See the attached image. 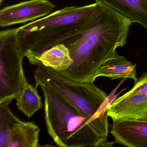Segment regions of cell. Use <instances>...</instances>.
<instances>
[{
  "mask_svg": "<svg viewBox=\"0 0 147 147\" xmlns=\"http://www.w3.org/2000/svg\"><path fill=\"white\" fill-rule=\"evenodd\" d=\"M102 5L92 21L63 36L60 41V44L68 49L73 62L66 70L57 72L75 81L94 82L103 63L127 42L132 23L114 9Z\"/></svg>",
  "mask_w": 147,
  "mask_h": 147,
  "instance_id": "obj_1",
  "label": "cell"
},
{
  "mask_svg": "<svg viewBox=\"0 0 147 147\" xmlns=\"http://www.w3.org/2000/svg\"><path fill=\"white\" fill-rule=\"evenodd\" d=\"M47 130L58 147H98L107 140L108 116L96 119L85 117L63 97L41 85Z\"/></svg>",
  "mask_w": 147,
  "mask_h": 147,
  "instance_id": "obj_2",
  "label": "cell"
},
{
  "mask_svg": "<svg viewBox=\"0 0 147 147\" xmlns=\"http://www.w3.org/2000/svg\"><path fill=\"white\" fill-rule=\"evenodd\" d=\"M102 6L95 2L84 6L66 7L18 28L20 51L31 65L40 66L39 58L45 51L57 45L64 35L90 23L100 11Z\"/></svg>",
  "mask_w": 147,
  "mask_h": 147,
  "instance_id": "obj_3",
  "label": "cell"
},
{
  "mask_svg": "<svg viewBox=\"0 0 147 147\" xmlns=\"http://www.w3.org/2000/svg\"><path fill=\"white\" fill-rule=\"evenodd\" d=\"M34 78L36 86L54 90L85 117L96 119L107 116V106H103L108 96L94 82L75 81L43 64L37 67Z\"/></svg>",
  "mask_w": 147,
  "mask_h": 147,
  "instance_id": "obj_4",
  "label": "cell"
},
{
  "mask_svg": "<svg viewBox=\"0 0 147 147\" xmlns=\"http://www.w3.org/2000/svg\"><path fill=\"white\" fill-rule=\"evenodd\" d=\"M18 28L0 32V103L16 99L28 82L23 69L24 57L20 51Z\"/></svg>",
  "mask_w": 147,
  "mask_h": 147,
  "instance_id": "obj_5",
  "label": "cell"
},
{
  "mask_svg": "<svg viewBox=\"0 0 147 147\" xmlns=\"http://www.w3.org/2000/svg\"><path fill=\"white\" fill-rule=\"evenodd\" d=\"M55 5L49 0H29L6 7L0 11V26L24 24L51 13Z\"/></svg>",
  "mask_w": 147,
  "mask_h": 147,
  "instance_id": "obj_6",
  "label": "cell"
},
{
  "mask_svg": "<svg viewBox=\"0 0 147 147\" xmlns=\"http://www.w3.org/2000/svg\"><path fill=\"white\" fill-rule=\"evenodd\" d=\"M107 112L113 121L147 120V94L129 91L107 106Z\"/></svg>",
  "mask_w": 147,
  "mask_h": 147,
  "instance_id": "obj_7",
  "label": "cell"
},
{
  "mask_svg": "<svg viewBox=\"0 0 147 147\" xmlns=\"http://www.w3.org/2000/svg\"><path fill=\"white\" fill-rule=\"evenodd\" d=\"M110 132L114 143L129 147H147V120H114Z\"/></svg>",
  "mask_w": 147,
  "mask_h": 147,
  "instance_id": "obj_8",
  "label": "cell"
},
{
  "mask_svg": "<svg viewBox=\"0 0 147 147\" xmlns=\"http://www.w3.org/2000/svg\"><path fill=\"white\" fill-rule=\"evenodd\" d=\"M110 7L129 19L140 24L147 32V0H95Z\"/></svg>",
  "mask_w": 147,
  "mask_h": 147,
  "instance_id": "obj_9",
  "label": "cell"
},
{
  "mask_svg": "<svg viewBox=\"0 0 147 147\" xmlns=\"http://www.w3.org/2000/svg\"><path fill=\"white\" fill-rule=\"evenodd\" d=\"M40 129L32 122H24L17 117L12 126L7 147H37L41 146Z\"/></svg>",
  "mask_w": 147,
  "mask_h": 147,
  "instance_id": "obj_10",
  "label": "cell"
},
{
  "mask_svg": "<svg viewBox=\"0 0 147 147\" xmlns=\"http://www.w3.org/2000/svg\"><path fill=\"white\" fill-rule=\"evenodd\" d=\"M136 64H132L124 57L119 55L117 52L101 65L95 78L107 77L111 80L118 79H132L136 78Z\"/></svg>",
  "mask_w": 147,
  "mask_h": 147,
  "instance_id": "obj_11",
  "label": "cell"
},
{
  "mask_svg": "<svg viewBox=\"0 0 147 147\" xmlns=\"http://www.w3.org/2000/svg\"><path fill=\"white\" fill-rule=\"evenodd\" d=\"M39 61L41 64L57 72L66 70L73 62L68 49L62 44L45 51L40 56Z\"/></svg>",
  "mask_w": 147,
  "mask_h": 147,
  "instance_id": "obj_12",
  "label": "cell"
},
{
  "mask_svg": "<svg viewBox=\"0 0 147 147\" xmlns=\"http://www.w3.org/2000/svg\"><path fill=\"white\" fill-rule=\"evenodd\" d=\"M37 88L27 82L16 99L18 109L29 118L32 117L43 106Z\"/></svg>",
  "mask_w": 147,
  "mask_h": 147,
  "instance_id": "obj_13",
  "label": "cell"
},
{
  "mask_svg": "<svg viewBox=\"0 0 147 147\" xmlns=\"http://www.w3.org/2000/svg\"><path fill=\"white\" fill-rule=\"evenodd\" d=\"M7 102L0 103V147H7L12 126L17 117Z\"/></svg>",
  "mask_w": 147,
  "mask_h": 147,
  "instance_id": "obj_14",
  "label": "cell"
},
{
  "mask_svg": "<svg viewBox=\"0 0 147 147\" xmlns=\"http://www.w3.org/2000/svg\"><path fill=\"white\" fill-rule=\"evenodd\" d=\"M134 82V86L130 92L147 94V72L143 74L140 78H137Z\"/></svg>",
  "mask_w": 147,
  "mask_h": 147,
  "instance_id": "obj_15",
  "label": "cell"
},
{
  "mask_svg": "<svg viewBox=\"0 0 147 147\" xmlns=\"http://www.w3.org/2000/svg\"><path fill=\"white\" fill-rule=\"evenodd\" d=\"M114 142H107V141L103 142L101 144L99 147H112L113 146V144Z\"/></svg>",
  "mask_w": 147,
  "mask_h": 147,
  "instance_id": "obj_16",
  "label": "cell"
},
{
  "mask_svg": "<svg viewBox=\"0 0 147 147\" xmlns=\"http://www.w3.org/2000/svg\"><path fill=\"white\" fill-rule=\"evenodd\" d=\"M2 1H3V0H1V2H2Z\"/></svg>",
  "mask_w": 147,
  "mask_h": 147,
  "instance_id": "obj_17",
  "label": "cell"
}]
</instances>
